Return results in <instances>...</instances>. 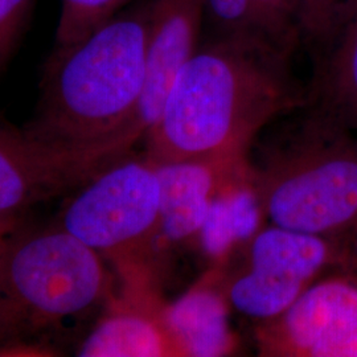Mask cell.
Listing matches in <instances>:
<instances>
[{
    "instance_id": "cell-8",
    "label": "cell",
    "mask_w": 357,
    "mask_h": 357,
    "mask_svg": "<svg viewBox=\"0 0 357 357\" xmlns=\"http://www.w3.org/2000/svg\"><path fill=\"white\" fill-rule=\"evenodd\" d=\"M115 162L102 149L51 143L0 123V221L76 191Z\"/></svg>"
},
{
    "instance_id": "cell-15",
    "label": "cell",
    "mask_w": 357,
    "mask_h": 357,
    "mask_svg": "<svg viewBox=\"0 0 357 357\" xmlns=\"http://www.w3.org/2000/svg\"><path fill=\"white\" fill-rule=\"evenodd\" d=\"M203 6L211 36L268 44L281 51L262 26L252 0H203Z\"/></svg>"
},
{
    "instance_id": "cell-12",
    "label": "cell",
    "mask_w": 357,
    "mask_h": 357,
    "mask_svg": "<svg viewBox=\"0 0 357 357\" xmlns=\"http://www.w3.org/2000/svg\"><path fill=\"white\" fill-rule=\"evenodd\" d=\"M312 56L306 106L337 128L357 134V0Z\"/></svg>"
},
{
    "instance_id": "cell-16",
    "label": "cell",
    "mask_w": 357,
    "mask_h": 357,
    "mask_svg": "<svg viewBox=\"0 0 357 357\" xmlns=\"http://www.w3.org/2000/svg\"><path fill=\"white\" fill-rule=\"evenodd\" d=\"M131 0H60L54 47H65L88 36L128 7Z\"/></svg>"
},
{
    "instance_id": "cell-10",
    "label": "cell",
    "mask_w": 357,
    "mask_h": 357,
    "mask_svg": "<svg viewBox=\"0 0 357 357\" xmlns=\"http://www.w3.org/2000/svg\"><path fill=\"white\" fill-rule=\"evenodd\" d=\"M147 52L141 100L130 128L137 146L158 121L180 69L202 44L203 0H146Z\"/></svg>"
},
{
    "instance_id": "cell-19",
    "label": "cell",
    "mask_w": 357,
    "mask_h": 357,
    "mask_svg": "<svg viewBox=\"0 0 357 357\" xmlns=\"http://www.w3.org/2000/svg\"><path fill=\"white\" fill-rule=\"evenodd\" d=\"M35 0H0V72L10 61Z\"/></svg>"
},
{
    "instance_id": "cell-7",
    "label": "cell",
    "mask_w": 357,
    "mask_h": 357,
    "mask_svg": "<svg viewBox=\"0 0 357 357\" xmlns=\"http://www.w3.org/2000/svg\"><path fill=\"white\" fill-rule=\"evenodd\" d=\"M259 356L357 357V274L333 270L275 319L255 324Z\"/></svg>"
},
{
    "instance_id": "cell-5",
    "label": "cell",
    "mask_w": 357,
    "mask_h": 357,
    "mask_svg": "<svg viewBox=\"0 0 357 357\" xmlns=\"http://www.w3.org/2000/svg\"><path fill=\"white\" fill-rule=\"evenodd\" d=\"M78 190L57 227L101 255L116 280L159 278L162 188L153 160L130 153Z\"/></svg>"
},
{
    "instance_id": "cell-17",
    "label": "cell",
    "mask_w": 357,
    "mask_h": 357,
    "mask_svg": "<svg viewBox=\"0 0 357 357\" xmlns=\"http://www.w3.org/2000/svg\"><path fill=\"white\" fill-rule=\"evenodd\" d=\"M255 13L274 44L294 57L303 47L301 8L298 0H252Z\"/></svg>"
},
{
    "instance_id": "cell-2",
    "label": "cell",
    "mask_w": 357,
    "mask_h": 357,
    "mask_svg": "<svg viewBox=\"0 0 357 357\" xmlns=\"http://www.w3.org/2000/svg\"><path fill=\"white\" fill-rule=\"evenodd\" d=\"M146 52V1L128 6L73 44L54 47L26 130L51 143L126 158L135 147L130 128L144 85Z\"/></svg>"
},
{
    "instance_id": "cell-14",
    "label": "cell",
    "mask_w": 357,
    "mask_h": 357,
    "mask_svg": "<svg viewBox=\"0 0 357 357\" xmlns=\"http://www.w3.org/2000/svg\"><path fill=\"white\" fill-rule=\"evenodd\" d=\"M265 224L264 206L248 156L220 184L193 241L209 266H224Z\"/></svg>"
},
{
    "instance_id": "cell-9",
    "label": "cell",
    "mask_w": 357,
    "mask_h": 357,
    "mask_svg": "<svg viewBox=\"0 0 357 357\" xmlns=\"http://www.w3.org/2000/svg\"><path fill=\"white\" fill-rule=\"evenodd\" d=\"M160 280L116 281L102 317L77 351L81 357H185L167 320Z\"/></svg>"
},
{
    "instance_id": "cell-13",
    "label": "cell",
    "mask_w": 357,
    "mask_h": 357,
    "mask_svg": "<svg viewBox=\"0 0 357 357\" xmlns=\"http://www.w3.org/2000/svg\"><path fill=\"white\" fill-rule=\"evenodd\" d=\"M221 266L203 277L175 302H167V320L185 357L229 356L238 339L230 327L231 307L224 293Z\"/></svg>"
},
{
    "instance_id": "cell-18",
    "label": "cell",
    "mask_w": 357,
    "mask_h": 357,
    "mask_svg": "<svg viewBox=\"0 0 357 357\" xmlns=\"http://www.w3.org/2000/svg\"><path fill=\"white\" fill-rule=\"evenodd\" d=\"M303 47L311 53L331 38L355 0H298Z\"/></svg>"
},
{
    "instance_id": "cell-21",
    "label": "cell",
    "mask_w": 357,
    "mask_h": 357,
    "mask_svg": "<svg viewBox=\"0 0 357 357\" xmlns=\"http://www.w3.org/2000/svg\"><path fill=\"white\" fill-rule=\"evenodd\" d=\"M13 225V222H6V221H0V261L3 253L6 250V246L10 238V228Z\"/></svg>"
},
{
    "instance_id": "cell-1",
    "label": "cell",
    "mask_w": 357,
    "mask_h": 357,
    "mask_svg": "<svg viewBox=\"0 0 357 357\" xmlns=\"http://www.w3.org/2000/svg\"><path fill=\"white\" fill-rule=\"evenodd\" d=\"M305 105L291 56L209 36L180 69L144 155L155 163L248 156L265 128Z\"/></svg>"
},
{
    "instance_id": "cell-11",
    "label": "cell",
    "mask_w": 357,
    "mask_h": 357,
    "mask_svg": "<svg viewBox=\"0 0 357 357\" xmlns=\"http://www.w3.org/2000/svg\"><path fill=\"white\" fill-rule=\"evenodd\" d=\"M248 156L153 162L162 188V250L163 246L195 240L220 184Z\"/></svg>"
},
{
    "instance_id": "cell-20",
    "label": "cell",
    "mask_w": 357,
    "mask_h": 357,
    "mask_svg": "<svg viewBox=\"0 0 357 357\" xmlns=\"http://www.w3.org/2000/svg\"><path fill=\"white\" fill-rule=\"evenodd\" d=\"M340 243H342L340 270L357 274V221L343 237H340Z\"/></svg>"
},
{
    "instance_id": "cell-4",
    "label": "cell",
    "mask_w": 357,
    "mask_h": 357,
    "mask_svg": "<svg viewBox=\"0 0 357 357\" xmlns=\"http://www.w3.org/2000/svg\"><path fill=\"white\" fill-rule=\"evenodd\" d=\"M115 287L102 257L57 225L10 237L0 261V348L105 306Z\"/></svg>"
},
{
    "instance_id": "cell-3",
    "label": "cell",
    "mask_w": 357,
    "mask_h": 357,
    "mask_svg": "<svg viewBox=\"0 0 357 357\" xmlns=\"http://www.w3.org/2000/svg\"><path fill=\"white\" fill-rule=\"evenodd\" d=\"M250 150L266 222L335 238L356 224V132L305 105L265 128Z\"/></svg>"
},
{
    "instance_id": "cell-6",
    "label": "cell",
    "mask_w": 357,
    "mask_h": 357,
    "mask_svg": "<svg viewBox=\"0 0 357 357\" xmlns=\"http://www.w3.org/2000/svg\"><path fill=\"white\" fill-rule=\"evenodd\" d=\"M340 268V238L266 222L221 266V283L231 310L259 324L278 318Z\"/></svg>"
}]
</instances>
